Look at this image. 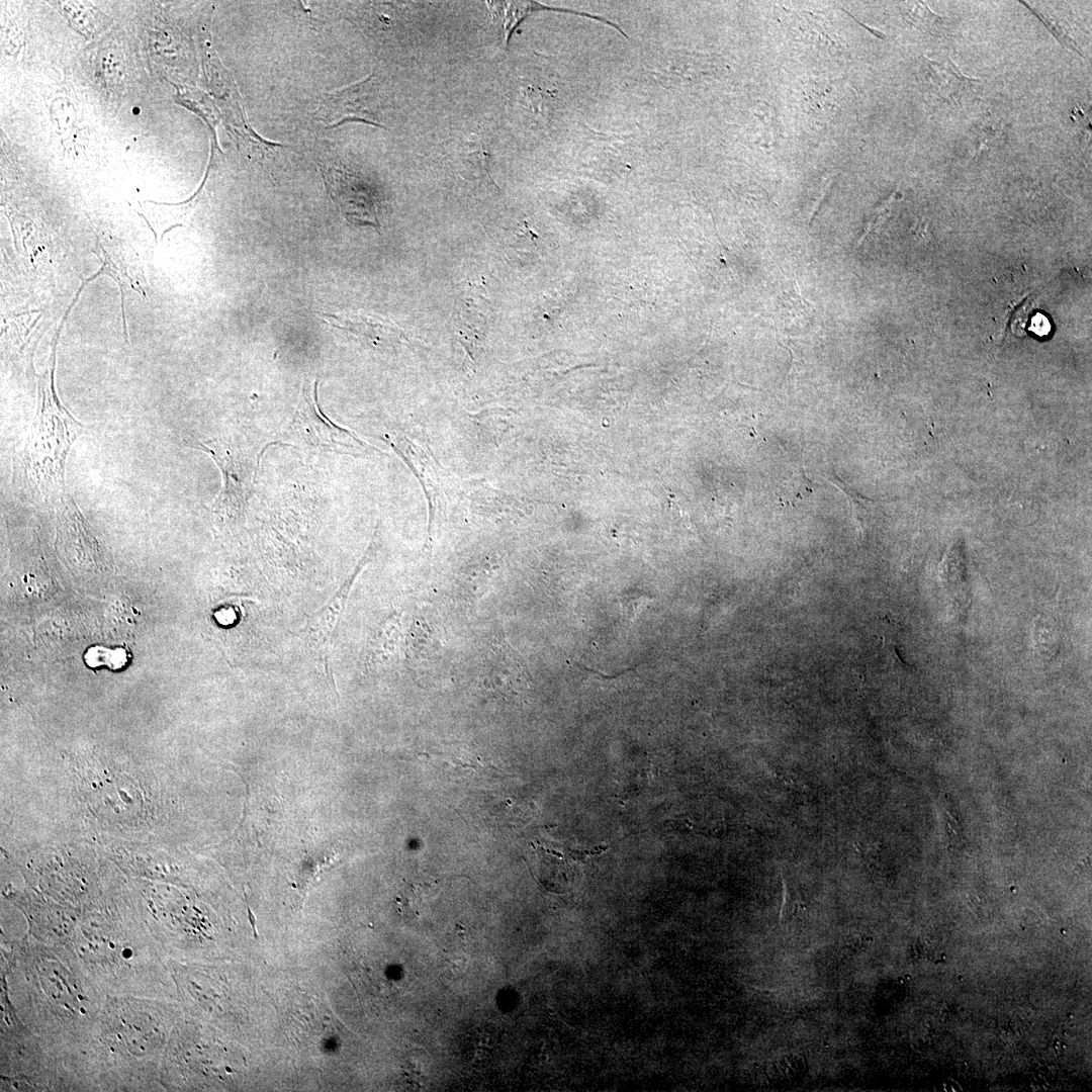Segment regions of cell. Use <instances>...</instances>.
Returning <instances> with one entry per match:
<instances>
[{
  "label": "cell",
  "instance_id": "6da1fadb",
  "mask_svg": "<svg viewBox=\"0 0 1092 1092\" xmlns=\"http://www.w3.org/2000/svg\"><path fill=\"white\" fill-rule=\"evenodd\" d=\"M1 989L21 1021L90 1081L86 1053L106 995L66 946L6 939Z\"/></svg>",
  "mask_w": 1092,
  "mask_h": 1092
},
{
  "label": "cell",
  "instance_id": "7a4b0ae2",
  "mask_svg": "<svg viewBox=\"0 0 1092 1092\" xmlns=\"http://www.w3.org/2000/svg\"><path fill=\"white\" fill-rule=\"evenodd\" d=\"M66 947L105 995L175 996L170 960L135 904L103 899L80 911Z\"/></svg>",
  "mask_w": 1092,
  "mask_h": 1092
},
{
  "label": "cell",
  "instance_id": "3957f363",
  "mask_svg": "<svg viewBox=\"0 0 1092 1092\" xmlns=\"http://www.w3.org/2000/svg\"><path fill=\"white\" fill-rule=\"evenodd\" d=\"M172 999L106 995L86 1057L94 1091H161Z\"/></svg>",
  "mask_w": 1092,
  "mask_h": 1092
},
{
  "label": "cell",
  "instance_id": "277c9868",
  "mask_svg": "<svg viewBox=\"0 0 1092 1092\" xmlns=\"http://www.w3.org/2000/svg\"><path fill=\"white\" fill-rule=\"evenodd\" d=\"M56 343L50 367L37 376L35 414L13 465L14 483L29 500L53 505L67 491V458L85 431L58 397L54 380Z\"/></svg>",
  "mask_w": 1092,
  "mask_h": 1092
},
{
  "label": "cell",
  "instance_id": "5b68a950",
  "mask_svg": "<svg viewBox=\"0 0 1092 1092\" xmlns=\"http://www.w3.org/2000/svg\"><path fill=\"white\" fill-rule=\"evenodd\" d=\"M1 1079L21 1091H83L72 1064L21 1021L1 990Z\"/></svg>",
  "mask_w": 1092,
  "mask_h": 1092
},
{
  "label": "cell",
  "instance_id": "8992f818",
  "mask_svg": "<svg viewBox=\"0 0 1092 1092\" xmlns=\"http://www.w3.org/2000/svg\"><path fill=\"white\" fill-rule=\"evenodd\" d=\"M7 898L26 918L30 937L52 946H66L69 943L80 911L48 902L30 892L10 891Z\"/></svg>",
  "mask_w": 1092,
  "mask_h": 1092
},
{
  "label": "cell",
  "instance_id": "52a82bcc",
  "mask_svg": "<svg viewBox=\"0 0 1092 1092\" xmlns=\"http://www.w3.org/2000/svg\"><path fill=\"white\" fill-rule=\"evenodd\" d=\"M370 553L371 551H368L365 554L331 600L307 620L301 630L304 644L323 664L328 674L331 673L330 657L340 619L344 613L354 581L366 564Z\"/></svg>",
  "mask_w": 1092,
  "mask_h": 1092
},
{
  "label": "cell",
  "instance_id": "ba28073f",
  "mask_svg": "<svg viewBox=\"0 0 1092 1092\" xmlns=\"http://www.w3.org/2000/svg\"><path fill=\"white\" fill-rule=\"evenodd\" d=\"M917 80L927 96L935 103L960 106L975 97L980 81L962 74L948 58L941 61L921 57Z\"/></svg>",
  "mask_w": 1092,
  "mask_h": 1092
},
{
  "label": "cell",
  "instance_id": "9c48e42d",
  "mask_svg": "<svg viewBox=\"0 0 1092 1092\" xmlns=\"http://www.w3.org/2000/svg\"><path fill=\"white\" fill-rule=\"evenodd\" d=\"M96 250L102 262L99 273L109 276L119 286L122 295V314L125 320L124 291L131 290L144 297L148 296L150 288L143 263L131 247L111 237L98 236Z\"/></svg>",
  "mask_w": 1092,
  "mask_h": 1092
},
{
  "label": "cell",
  "instance_id": "30bf717a",
  "mask_svg": "<svg viewBox=\"0 0 1092 1092\" xmlns=\"http://www.w3.org/2000/svg\"><path fill=\"white\" fill-rule=\"evenodd\" d=\"M187 443L207 453L221 472L223 486L215 499L214 512L216 514H225L238 511L247 499V484L243 476L241 462L233 452L231 445L222 439L209 441H197L194 439L191 441L189 439Z\"/></svg>",
  "mask_w": 1092,
  "mask_h": 1092
},
{
  "label": "cell",
  "instance_id": "8fae6325",
  "mask_svg": "<svg viewBox=\"0 0 1092 1092\" xmlns=\"http://www.w3.org/2000/svg\"><path fill=\"white\" fill-rule=\"evenodd\" d=\"M316 385L315 381L312 388H303L293 430L312 446L329 450L352 447L347 444V439H352L351 435L346 430L335 426L320 411Z\"/></svg>",
  "mask_w": 1092,
  "mask_h": 1092
},
{
  "label": "cell",
  "instance_id": "7c38bea8",
  "mask_svg": "<svg viewBox=\"0 0 1092 1092\" xmlns=\"http://www.w3.org/2000/svg\"><path fill=\"white\" fill-rule=\"evenodd\" d=\"M317 315L328 326L372 346L391 345L402 337L401 330L394 323L379 315L362 311H318Z\"/></svg>",
  "mask_w": 1092,
  "mask_h": 1092
},
{
  "label": "cell",
  "instance_id": "4fadbf2b",
  "mask_svg": "<svg viewBox=\"0 0 1092 1092\" xmlns=\"http://www.w3.org/2000/svg\"><path fill=\"white\" fill-rule=\"evenodd\" d=\"M491 11L499 16L502 19V27L505 33L506 43H509L510 38L514 30L519 24L534 11H557L563 13H569L573 15L587 17L595 19L606 25L616 29L624 37H628V34L617 23L607 19L603 16L590 14L586 12L575 11L562 7H552L535 1H502V2H486Z\"/></svg>",
  "mask_w": 1092,
  "mask_h": 1092
},
{
  "label": "cell",
  "instance_id": "5bb4252c",
  "mask_svg": "<svg viewBox=\"0 0 1092 1092\" xmlns=\"http://www.w3.org/2000/svg\"><path fill=\"white\" fill-rule=\"evenodd\" d=\"M331 193L349 221L362 225H379L377 206L369 193L348 180L334 183Z\"/></svg>",
  "mask_w": 1092,
  "mask_h": 1092
},
{
  "label": "cell",
  "instance_id": "9a60e30c",
  "mask_svg": "<svg viewBox=\"0 0 1092 1092\" xmlns=\"http://www.w3.org/2000/svg\"><path fill=\"white\" fill-rule=\"evenodd\" d=\"M144 216L149 222L156 241H161L163 236L176 225H181L187 208H181L179 204H161L146 201L143 204Z\"/></svg>",
  "mask_w": 1092,
  "mask_h": 1092
},
{
  "label": "cell",
  "instance_id": "2e32d148",
  "mask_svg": "<svg viewBox=\"0 0 1092 1092\" xmlns=\"http://www.w3.org/2000/svg\"><path fill=\"white\" fill-rule=\"evenodd\" d=\"M904 19L916 27L933 35H945L949 33V19L937 15L923 2L903 3Z\"/></svg>",
  "mask_w": 1092,
  "mask_h": 1092
},
{
  "label": "cell",
  "instance_id": "e0dca14e",
  "mask_svg": "<svg viewBox=\"0 0 1092 1092\" xmlns=\"http://www.w3.org/2000/svg\"><path fill=\"white\" fill-rule=\"evenodd\" d=\"M1023 4L1025 3L1023 2ZM1025 6L1028 7L1033 12V14H1035L1043 22V24L1050 29V31L1055 35V37H1057V39L1063 47L1068 50L1074 51L1079 55H1082V51L1079 48L1078 43L1074 40L1073 37H1071L1068 29L1064 26L1062 22L1042 11L1034 10L1032 7H1029L1026 4Z\"/></svg>",
  "mask_w": 1092,
  "mask_h": 1092
},
{
  "label": "cell",
  "instance_id": "ac0fdd59",
  "mask_svg": "<svg viewBox=\"0 0 1092 1092\" xmlns=\"http://www.w3.org/2000/svg\"><path fill=\"white\" fill-rule=\"evenodd\" d=\"M946 1082L951 1086L952 1091H959V1090L961 1091V1090H963L961 1085L959 1083H957L954 1080L948 1079Z\"/></svg>",
  "mask_w": 1092,
  "mask_h": 1092
},
{
  "label": "cell",
  "instance_id": "d6986e66",
  "mask_svg": "<svg viewBox=\"0 0 1092 1092\" xmlns=\"http://www.w3.org/2000/svg\"><path fill=\"white\" fill-rule=\"evenodd\" d=\"M1038 1070H1039V1072L1045 1073V1074H1050V1072H1051L1050 1069L1048 1067H1044V1066L1039 1067Z\"/></svg>",
  "mask_w": 1092,
  "mask_h": 1092
}]
</instances>
